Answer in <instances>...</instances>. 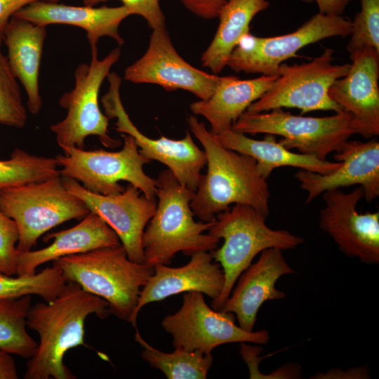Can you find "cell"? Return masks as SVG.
<instances>
[{
    "instance_id": "27",
    "label": "cell",
    "mask_w": 379,
    "mask_h": 379,
    "mask_svg": "<svg viewBox=\"0 0 379 379\" xmlns=\"http://www.w3.org/2000/svg\"><path fill=\"white\" fill-rule=\"evenodd\" d=\"M135 340L142 347L141 357L168 379H205L213 361L212 354L199 350L176 347L170 353L160 351L148 344L137 329Z\"/></svg>"
},
{
    "instance_id": "6",
    "label": "cell",
    "mask_w": 379,
    "mask_h": 379,
    "mask_svg": "<svg viewBox=\"0 0 379 379\" xmlns=\"http://www.w3.org/2000/svg\"><path fill=\"white\" fill-rule=\"evenodd\" d=\"M0 208L18 229V252H27L51 229L90 213L65 187L61 175L0 190Z\"/></svg>"
},
{
    "instance_id": "21",
    "label": "cell",
    "mask_w": 379,
    "mask_h": 379,
    "mask_svg": "<svg viewBox=\"0 0 379 379\" xmlns=\"http://www.w3.org/2000/svg\"><path fill=\"white\" fill-rule=\"evenodd\" d=\"M131 15V11L124 5L75 6L59 1H38L23 7L14 15L46 27L51 24H64L82 28L86 32L91 48H93L97 47L99 39L105 36L112 37L119 46L124 44L119 27Z\"/></svg>"
},
{
    "instance_id": "11",
    "label": "cell",
    "mask_w": 379,
    "mask_h": 379,
    "mask_svg": "<svg viewBox=\"0 0 379 379\" xmlns=\"http://www.w3.org/2000/svg\"><path fill=\"white\" fill-rule=\"evenodd\" d=\"M350 32L349 18L319 12L288 34L267 37L244 35L230 55L227 66L236 72L278 75L280 65L297 57V52L305 46L330 37H347Z\"/></svg>"
},
{
    "instance_id": "13",
    "label": "cell",
    "mask_w": 379,
    "mask_h": 379,
    "mask_svg": "<svg viewBox=\"0 0 379 379\" xmlns=\"http://www.w3.org/2000/svg\"><path fill=\"white\" fill-rule=\"evenodd\" d=\"M107 79L109 89L102 97L101 102L105 114L109 119H117L115 130L131 135L145 158L164 164L183 185L195 192L201 171L206 164L204 151L195 144L189 132L180 140L164 136L150 138L144 135L132 122L124 107L119 94L121 77L113 72L108 74Z\"/></svg>"
},
{
    "instance_id": "14",
    "label": "cell",
    "mask_w": 379,
    "mask_h": 379,
    "mask_svg": "<svg viewBox=\"0 0 379 379\" xmlns=\"http://www.w3.org/2000/svg\"><path fill=\"white\" fill-rule=\"evenodd\" d=\"M364 196L359 185L350 192L340 189L324 192L319 225L343 253L367 265H378L379 212L357 211V206Z\"/></svg>"
},
{
    "instance_id": "7",
    "label": "cell",
    "mask_w": 379,
    "mask_h": 379,
    "mask_svg": "<svg viewBox=\"0 0 379 379\" xmlns=\"http://www.w3.org/2000/svg\"><path fill=\"white\" fill-rule=\"evenodd\" d=\"M121 137L123 147L117 152L63 147L64 154L55 157L61 167L60 175L80 181L88 191L104 195L123 192L126 187L119 182L126 181L147 198L155 199L157 179L143 170V166L150 161L140 154L131 135L122 133Z\"/></svg>"
},
{
    "instance_id": "30",
    "label": "cell",
    "mask_w": 379,
    "mask_h": 379,
    "mask_svg": "<svg viewBox=\"0 0 379 379\" xmlns=\"http://www.w3.org/2000/svg\"><path fill=\"white\" fill-rule=\"evenodd\" d=\"M66 284L62 271L54 265L31 275L13 277L0 272V300L36 295L48 302L60 295Z\"/></svg>"
},
{
    "instance_id": "18",
    "label": "cell",
    "mask_w": 379,
    "mask_h": 379,
    "mask_svg": "<svg viewBox=\"0 0 379 379\" xmlns=\"http://www.w3.org/2000/svg\"><path fill=\"white\" fill-rule=\"evenodd\" d=\"M334 159L341 164L330 173L320 174L303 169L295 173L301 188L307 192L305 204L324 192L355 185L362 187L367 202L379 196V142L376 138L366 142L348 140Z\"/></svg>"
},
{
    "instance_id": "20",
    "label": "cell",
    "mask_w": 379,
    "mask_h": 379,
    "mask_svg": "<svg viewBox=\"0 0 379 379\" xmlns=\"http://www.w3.org/2000/svg\"><path fill=\"white\" fill-rule=\"evenodd\" d=\"M154 269V274L140 291L137 305L128 321L135 328L139 312L146 305L191 291L206 294L213 300L220 294L225 283L223 271L219 263L213 262L209 251L192 254L190 260L181 267L156 265Z\"/></svg>"
},
{
    "instance_id": "22",
    "label": "cell",
    "mask_w": 379,
    "mask_h": 379,
    "mask_svg": "<svg viewBox=\"0 0 379 379\" xmlns=\"http://www.w3.org/2000/svg\"><path fill=\"white\" fill-rule=\"evenodd\" d=\"M48 246L16 256V274L31 275L40 265L59 258L91 250L121 245L117 233L97 214L90 212L77 225L70 228L46 234L44 241L51 239Z\"/></svg>"
},
{
    "instance_id": "2",
    "label": "cell",
    "mask_w": 379,
    "mask_h": 379,
    "mask_svg": "<svg viewBox=\"0 0 379 379\" xmlns=\"http://www.w3.org/2000/svg\"><path fill=\"white\" fill-rule=\"evenodd\" d=\"M95 314H110L103 298L84 291L73 281L67 284L53 300L31 306L27 326L39 336L36 350L27 362L25 379H74L63 362L66 352L84 343V324Z\"/></svg>"
},
{
    "instance_id": "28",
    "label": "cell",
    "mask_w": 379,
    "mask_h": 379,
    "mask_svg": "<svg viewBox=\"0 0 379 379\" xmlns=\"http://www.w3.org/2000/svg\"><path fill=\"white\" fill-rule=\"evenodd\" d=\"M31 302L29 295L0 300V350L27 359L38 345L26 330Z\"/></svg>"
},
{
    "instance_id": "1",
    "label": "cell",
    "mask_w": 379,
    "mask_h": 379,
    "mask_svg": "<svg viewBox=\"0 0 379 379\" xmlns=\"http://www.w3.org/2000/svg\"><path fill=\"white\" fill-rule=\"evenodd\" d=\"M187 122L204 147L207 166L190 201L194 215L203 222H213L218 213L231 204H240L267 217L270 192L267 180L258 171L255 160L224 147L195 115H190Z\"/></svg>"
},
{
    "instance_id": "12",
    "label": "cell",
    "mask_w": 379,
    "mask_h": 379,
    "mask_svg": "<svg viewBox=\"0 0 379 379\" xmlns=\"http://www.w3.org/2000/svg\"><path fill=\"white\" fill-rule=\"evenodd\" d=\"M236 317L210 307L202 293H185L180 310L165 317L161 326L173 338V346L208 354L218 346L232 343L267 344L266 330L247 331L235 324Z\"/></svg>"
},
{
    "instance_id": "31",
    "label": "cell",
    "mask_w": 379,
    "mask_h": 379,
    "mask_svg": "<svg viewBox=\"0 0 379 379\" xmlns=\"http://www.w3.org/2000/svg\"><path fill=\"white\" fill-rule=\"evenodd\" d=\"M0 35V124L21 128L26 124L27 114L17 79L8 58L1 50Z\"/></svg>"
},
{
    "instance_id": "37",
    "label": "cell",
    "mask_w": 379,
    "mask_h": 379,
    "mask_svg": "<svg viewBox=\"0 0 379 379\" xmlns=\"http://www.w3.org/2000/svg\"><path fill=\"white\" fill-rule=\"evenodd\" d=\"M312 378H370L369 370L367 366L351 368L345 371L332 369L326 373H317Z\"/></svg>"
},
{
    "instance_id": "39",
    "label": "cell",
    "mask_w": 379,
    "mask_h": 379,
    "mask_svg": "<svg viewBox=\"0 0 379 379\" xmlns=\"http://www.w3.org/2000/svg\"><path fill=\"white\" fill-rule=\"evenodd\" d=\"M15 362L8 352L0 350V379H17Z\"/></svg>"
},
{
    "instance_id": "16",
    "label": "cell",
    "mask_w": 379,
    "mask_h": 379,
    "mask_svg": "<svg viewBox=\"0 0 379 379\" xmlns=\"http://www.w3.org/2000/svg\"><path fill=\"white\" fill-rule=\"evenodd\" d=\"M65 189L81 199L117 233L128 258L144 263L142 237L153 216L157 202L145 197L133 185L118 194L104 195L88 191L77 180L62 177Z\"/></svg>"
},
{
    "instance_id": "23",
    "label": "cell",
    "mask_w": 379,
    "mask_h": 379,
    "mask_svg": "<svg viewBox=\"0 0 379 379\" xmlns=\"http://www.w3.org/2000/svg\"><path fill=\"white\" fill-rule=\"evenodd\" d=\"M46 26L13 15L6 25L2 38L11 69L27 95L28 110L38 114L42 106L39 75Z\"/></svg>"
},
{
    "instance_id": "5",
    "label": "cell",
    "mask_w": 379,
    "mask_h": 379,
    "mask_svg": "<svg viewBox=\"0 0 379 379\" xmlns=\"http://www.w3.org/2000/svg\"><path fill=\"white\" fill-rule=\"evenodd\" d=\"M266 218L254 208L240 204L216 215L208 233L223 239V244L211 253L223 271L225 283L212 301L213 309L220 310L237 279L258 253L270 248L293 249L304 242L302 237L286 230L269 227Z\"/></svg>"
},
{
    "instance_id": "38",
    "label": "cell",
    "mask_w": 379,
    "mask_h": 379,
    "mask_svg": "<svg viewBox=\"0 0 379 379\" xmlns=\"http://www.w3.org/2000/svg\"><path fill=\"white\" fill-rule=\"evenodd\" d=\"M304 3L315 2L319 12L326 15H342L352 0H300Z\"/></svg>"
},
{
    "instance_id": "35",
    "label": "cell",
    "mask_w": 379,
    "mask_h": 379,
    "mask_svg": "<svg viewBox=\"0 0 379 379\" xmlns=\"http://www.w3.org/2000/svg\"><path fill=\"white\" fill-rule=\"evenodd\" d=\"M194 14L205 19L218 16L219 12L227 0H179Z\"/></svg>"
},
{
    "instance_id": "10",
    "label": "cell",
    "mask_w": 379,
    "mask_h": 379,
    "mask_svg": "<svg viewBox=\"0 0 379 379\" xmlns=\"http://www.w3.org/2000/svg\"><path fill=\"white\" fill-rule=\"evenodd\" d=\"M333 50L323 53L307 62L288 65L282 63L270 89L253 102L247 112L258 113L275 108H298L301 114L312 111H343L331 99L328 90L348 72L350 64H334Z\"/></svg>"
},
{
    "instance_id": "8",
    "label": "cell",
    "mask_w": 379,
    "mask_h": 379,
    "mask_svg": "<svg viewBox=\"0 0 379 379\" xmlns=\"http://www.w3.org/2000/svg\"><path fill=\"white\" fill-rule=\"evenodd\" d=\"M91 51L90 63L78 65L74 71V88L60 98L59 105L67 110L66 117L50 127L62 148L84 149L85 139L89 135L98 136L109 148H115L121 143L109 135V118L101 111L98 102L100 86L118 61L121 48H114L101 60L98 58L97 47L91 48Z\"/></svg>"
},
{
    "instance_id": "17",
    "label": "cell",
    "mask_w": 379,
    "mask_h": 379,
    "mask_svg": "<svg viewBox=\"0 0 379 379\" xmlns=\"http://www.w3.org/2000/svg\"><path fill=\"white\" fill-rule=\"evenodd\" d=\"M350 57L347 73L332 84L328 95L352 115L354 134L372 138L379 135V52L366 48Z\"/></svg>"
},
{
    "instance_id": "25",
    "label": "cell",
    "mask_w": 379,
    "mask_h": 379,
    "mask_svg": "<svg viewBox=\"0 0 379 379\" xmlns=\"http://www.w3.org/2000/svg\"><path fill=\"white\" fill-rule=\"evenodd\" d=\"M215 136L224 147L253 157L259 174L266 180L274 169L279 167L292 166L327 174L341 164L340 161L321 160L313 155L293 152L277 141L272 134H267L263 140H258L231 128Z\"/></svg>"
},
{
    "instance_id": "15",
    "label": "cell",
    "mask_w": 379,
    "mask_h": 379,
    "mask_svg": "<svg viewBox=\"0 0 379 379\" xmlns=\"http://www.w3.org/2000/svg\"><path fill=\"white\" fill-rule=\"evenodd\" d=\"M222 77L187 62L175 51L166 27L153 29L145 54L124 72L128 81L157 84L168 91L185 90L203 100L211 96Z\"/></svg>"
},
{
    "instance_id": "36",
    "label": "cell",
    "mask_w": 379,
    "mask_h": 379,
    "mask_svg": "<svg viewBox=\"0 0 379 379\" xmlns=\"http://www.w3.org/2000/svg\"><path fill=\"white\" fill-rule=\"evenodd\" d=\"M38 1L58 2L60 0H0V35L10 19L23 7Z\"/></svg>"
},
{
    "instance_id": "32",
    "label": "cell",
    "mask_w": 379,
    "mask_h": 379,
    "mask_svg": "<svg viewBox=\"0 0 379 379\" xmlns=\"http://www.w3.org/2000/svg\"><path fill=\"white\" fill-rule=\"evenodd\" d=\"M361 9L351 20L350 39L347 45L350 55L371 48L379 52V0H360Z\"/></svg>"
},
{
    "instance_id": "26",
    "label": "cell",
    "mask_w": 379,
    "mask_h": 379,
    "mask_svg": "<svg viewBox=\"0 0 379 379\" xmlns=\"http://www.w3.org/2000/svg\"><path fill=\"white\" fill-rule=\"evenodd\" d=\"M270 5L268 0H227L218 16L216 33L201 55L202 66L220 73L240 39L249 33L253 18Z\"/></svg>"
},
{
    "instance_id": "29",
    "label": "cell",
    "mask_w": 379,
    "mask_h": 379,
    "mask_svg": "<svg viewBox=\"0 0 379 379\" xmlns=\"http://www.w3.org/2000/svg\"><path fill=\"white\" fill-rule=\"evenodd\" d=\"M55 158L15 149L11 159L0 160V190L60 176Z\"/></svg>"
},
{
    "instance_id": "3",
    "label": "cell",
    "mask_w": 379,
    "mask_h": 379,
    "mask_svg": "<svg viewBox=\"0 0 379 379\" xmlns=\"http://www.w3.org/2000/svg\"><path fill=\"white\" fill-rule=\"evenodd\" d=\"M194 194V191L183 185L169 169L160 172L157 178V208L142 237L145 263L168 265L178 252L191 256L218 247L220 239L204 233L213 222L194 220L190 207Z\"/></svg>"
},
{
    "instance_id": "4",
    "label": "cell",
    "mask_w": 379,
    "mask_h": 379,
    "mask_svg": "<svg viewBox=\"0 0 379 379\" xmlns=\"http://www.w3.org/2000/svg\"><path fill=\"white\" fill-rule=\"evenodd\" d=\"M53 265L67 281L105 300L110 314L129 321L142 288L154 274L153 266L130 260L121 244L59 258Z\"/></svg>"
},
{
    "instance_id": "34",
    "label": "cell",
    "mask_w": 379,
    "mask_h": 379,
    "mask_svg": "<svg viewBox=\"0 0 379 379\" xmlns=\"http://www.w3.org/2000/svg\"><path fill=\"white\" fill-rule=\"evenodd\" d=\"M107 0H82L84 6H94ZM132 15L144 18L152 29L165 27V17L159 0H120Z\"/></svg>"
},
{
    "instance_id": "19",
    "label": "cell",
    "mask_w": 379,
    "mask_h": 379,
    "mask_svg": "<svg viewBox=\"0 0 379 379\" xmlns=\"http://www.w3.org/2000/svg\"><path fill=\"white\" fill-rule=\"evenodd\" d=\"M294 273L283 250L270 248L262 251L257 261L240 274L220 310L234 314L241 328L253 331L261 305L267 300L286 297L284 291L276 288L279 279Z\"/></svg>"
},
{
    "instance_id": "9",
    "label": "cell",
    "mask_w": 379,
    "mask_h": 379,
    "mask_svg": "<svg viewBox=\"0 0 379 379\" xmlns=\"http://www.w3.org/2000/svg\"><path fill=\"white\" fill-rule=\"evenodd\" d=\"M352 115L345 111L328 117L295 115L282 108L268 112H244L233 124L232 129L244 134L266 133L282 137L279 142L286 149L326 160L333 152L354 134Z\"/></svg>"
},
{
    "instance_id": "33",
    "label": "cell",
    "mask_w": 379,
    "mask_h": 379,
    "mask_svg": "<svg viewBox=\"0 0 379 379\" xmlns=\"http://www.w3.org/2000/svg\"><path fill=\"white\" fill-rule=\"evenodd\" d=\"M19 232L15 222L0 208V272L16 274V245Z\"/></svg>"
},
{
    "instance_id": "24",
    "label": "cell",
    "mask_w": 379,
    "mask_h": 379,
    "mask_svg": "<svg viewBox=\"0 0 379 379\" xmlns=\"http://www.w3.org/2000/svg\"><path fill=\"white\" fill-rule=\"evenodd\" d=\"M277 77L261 75L240 79L225 76L209 98L194 102L190 108L194 115H201L208 121L212 133L220 134L232 128L248 107L270 89Z\"/></svg>"
}]
</instances>
